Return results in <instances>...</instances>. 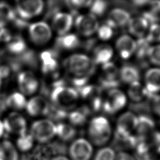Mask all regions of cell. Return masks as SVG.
I'll use <instances>...</instances> for the list:
<instances>
[{
    "instance_id": "obj_1",
    "label": "cell",
    "mask_w": 160,
    "mask_h": 160,
    "mask_svg": "<svg viewBox=\"0 0 160 160\" xmlns=\"http://www.w3.org/2000/svg\"><path fill=\"white\" fill-rule=\"evenodd\" d=\"M96 64L91 58L82 53H74L68 56L64 62V68L72 78L73 84L83 87L95 70Z\"/></svg>"
},
{
    "instance_id": "obj_2",
    "label": "cell",
    "mask_w": 160,
    "mask_h": 160,
    "mask_svg": "<svg viewBox=\"0 0 160 160\" xmlns=\"http://www.w3.org/2000/svg\"><path fill=\"white\" fill-rule=\"evenodd\" d=\"M112 127L109 120L104 116L93 117L89 122L87 134L92 145L102 147L106 146L112 136Z\"/></svg>"
},
{
    "instance_id": "obj_3",
    "label": "cell",
    "mask_w": 160,
    "mask_h": 160,
    "mask_svg": "<svg viewBox=\"0 0 160 160\" xmlns=\"http://www.w3.org/2000/svg\"><path fill=\"white\" fill-rule=\"evenodd\" d=\"M138 119V117L131 111H126L119 115L115 128V136L119 141L136 146L138 142L136 138Z\"/></svg>"
},
{
    "instance_id": "obj_4",
    "label": "cell",
    "mask_w": 160,
    "mask_h": 160,
    "mask_svg": "<svg viewBox=\"0 0 160 160\" xmlns=\"http://www.w3.org/2000/svg\"><path fill=\"white\" fill-rule=\"evenodd\" d=\"M79 98L78 91L66 85L56 86L51 93L52 105L65 112L76 109Z\"/></svg>"
},
{
    "instance_id": "obj_5",
    "label": "cell",
    "mask_w": 160,
    "mask_h": 160,
    "mask_svg": "<svg viewBox=\"0 0 160 160\" xmlns=\"http://www.w3.org/2000/svg\"><path fill=\"white\" fill-rule=\"evenodd\" d=\"M29 133L34 141L46 143L56 136V124L49 118L39 119L32 122Z\"/></svg>"
},
{
    "instance_id": "obj_6",
    "label": "cell",
    "mask_w": 160,
    "mask_h": 160,
    "mask_svg": "<svg viewBox=\"0 0 160 160\" xmlns=\"http://www.w3.org/2000/svg\"><path fill=\"white\" fill-rule=\"evenodd\" d=\"M28 32L29 40L37 46H44L49 43L53 32L51 25L43 21H38L30 24Z\"/></svg>"
},
{
    "instance_id": "obj_7",
    "label": "cell",
    "mask_w": 160,
    "mask_h": 160,
    "mask_svg": "<svg viewBox=\"0 0 160 160\" xmlns=\"http://www.w3.org/2000/svg\"><path fill=\"white\" fill-rule=\"evenodd\" d=\"M127 101V96L121 89L118 88L109 89L103 98L102 108L105 112L114 114L126 106Z\"/></svg>"
},
{
    "instance_id": "obj_8",
    "label": "cell",
    "mask_w": 160,
    "mask_h": 160,
    "mask_svg": "<svg viewBox=\"0 0 160 160\" xmlns=\"http://www.w3.org/2000/svg\"><path fill=\"white\" fill-rule=\"evenodd\" d=\"M19 16L24 19H31L39 16L44 11V0H14Z\"/></svg>"
},
{
    "instance_id": "obj_9",
    "label": "cell",
    "mask_w": 160,
    "mask_h": 160,
    "mask_svg": "<svg viewBox=\"0 0 160 160\" xmlns=\"http://www.w3.org/2000/svg\"><path fill=\"white\" fill-rule=\"evenodd\" d=\"M74 26L79 35L89 37L96 33L99 22L98 17L90 12L76 16L74 19Z\"/></svg>"
},
{
    "instance_id": "obj_10",
    "label": "cell",
    "mask_w": 160,
    "mask_h": 160,
    "mask_svg": "<svg viewBox=\"0 0 160 160\" xmlns=\"http://www.w3.org/2000/svg\"><path fill=\"white\" fill-rule=\"evenodd\" d=\"M70 160H91L94 150L91 142L84 138L74 139L68 149Z\"/></svg>"
},
{
    "instance_id": "obj_11",
    "label": "cell",
    "mask_w": 160,
    "mask_h": 160,
    "mask_svg": "<svg viewBox=\"0 0 160 160\" xmlns=\"http://www.w3.org/2000/svg\"><path fill=\"white\" fill-rule=\"evenodd\" d=\"M17 82L19 92L25 96H32L35 94L39 86L37 76L29 70L20 72L17 77Z\"/></svg>"
},
{
    "instance_id": "obj_12",
    "label": "cell",
    "mask_w": 160,
    "mask_h": 160,
    "mask_svg": "<svg viewBox=\"0 0 160 160\" xmlns=\"http://www.w3.org/2000/svg\"><path fill=\"white\" fill-rule=\"evenodd\" d=\"M5 131L19 136L27 132L28 124L25 118L17 111L11 112L4 118Z\"/></svg>"
},
{
    "instance_id": "obj_13",
    "label": "cell",
    "mask_w": 160,
    "mask_h": 160,
    "mask_svg": "<svg viewBox=\"0 0 160 160\" xmlns=\"http://www.w3.org/2000/svg\"><path fill=\"white\" fill-rule=\"evenodd\" d=\"M119 71L118 66L111 61L102 65L99 78L101 85L108 89L117 88L119 82Z\"/></svg>"
},
{
    "instance_id": "obj_14",
    "label": "cell",
    "mask_w": 160,
    "mask_h": 160,
    "mask_svg": "<svg viewBox=\"0 0 160 160\" xmlns=\"http://www.w3.org/2000/svg\"><path fill=\"white\" fill-rule=\"evenodd\" d=\"M79 96L88 102L89 108L93 111H98L102 108L103 97L99 87L86 84L78 91Z\"/></svg>"
},
{
    "instance_id": "obj_15",
    "label": "cell",
    "mask_w": 160,
    "mask_h": 160,
    "mask_svg": "<svg viewBox=\"0 0 160 160\" xmlns=\"http://www.w3.org/2000/svg\"><path fill=\"white\" fill-rule=\"evenodd\" d=\"M74 25V18L69 12H59L52 19L51 27L59 36L69 32Z\"/></svg>"
},
{
    "instance_id": "obj_16",
    "label": "cell",
    "mask_w": 160,
    "mask_h": 160,
    "mask_svg": "<svg viewBox=\"0 0 160 160\" xmlns=\"http://www.w3.org/2000/svg\"><path fill=\"white\" fill-rule=\"evenodd\" d=\"M115 49L123 59H128L135 54L136 41L131 35L122 34L115 42Z\"/></svg>"
},
{
    "instance_id": "obj_17",
    "label": "cell",
    "mask_w": 160,
    "mask_h": 160,
    "mask_svg": "<svg viewBox=\"0 0 160 160\" xmlns=\"http://www.w3.org/2000/svg\"><path fill=\"white\" fill-rule=\"evenodd\" d=\"M50 104L48 100L42 96H34L27 101L26 110L31 116L46 115Z\"/></svg>"
},
{
    "instance_id": "obj_18",
    "label": "cell",
    "mask_w": 160,
    "mask_h": 160,
    "mask_svg": "<svg viewBox=\"0 0 160 160\" xmlns=\"http://www.w3.org/2000/svg\"><path fill=\"white\" fill-rule=\"evenodd\" d=\"M144 86L149 96H154L160 92V68H151L146 71Z\"/></svg>"
},
{
    "instance_id": "obj_19",
    "label": "cell",
    "mask_w": 160,
    "mask_h": 160,
    "mask_svg": "<svg viewBox=\"0 0 160 160\" xmlns=\"http://www.w3.org/2000/svg\"><path fill=\"white\" fill-rule=\"evenodd\" d=\"M150 22L143 16L131 17L127 25L128 31L132 37L138 39L144 38L147 34Z\"/></svg>"
},
{
    "instance_id": "obj_20",
    "label": "cell",
    "mask_w": 160,
    "mask_h": 160,
    "mask_svg": "<svg viewBox=\"0 0 160 160\" xmlns=\"http://www.w3.org/2000/svg\"><path fill=\"white\" fill-rule=\"evenodd\" d=\"M114 55V49L110 44L102 43L97 45L92 51L91 58L96 65H103L111 61Z\"/></svg>"
},
{
    "instance_id": "obj_21",
    "label": "cell",
    "mask_w": 160,
    "mask_h": 160,
    "mask_svg": "<svg viewBox=\"0 0 160 160\" xmlns=\"http://www.w3.org/2000/svg\"><path fill=\"white\" fill-rule=\"evenodd\" d=\"M131 16L128 11L120 8L112 9L108 13L107 22L114 28L127 26Z\"/></svg>"
},
{
    "instance_id": "obj_22",
    "label": "cell",
    "mask_w": 160,
    "mask_h": 160,
    "mask_svg": "<svg viewBox=\"0 0 160 160\" xmlns=\"http://www.w3.org/2000/svg\"><path fill=\"white\" fill-rule=\"evenodd\" d=\"M119 81L130 85L139 81L140 74L137 68L132 65H124L119 71Z\"/></svg>"
},
{
    "instance_id": "obj_23",
    "label": "cell",
    "mask_w": 160,
    "mask_h": 160,
    "mask_svg": "<svg viewBox=\"0 0 160 160\" xmlns=\"http://www.w3.org/2000/svg\"><path fill=\"white\" fill-rule=\"evenodd\" d=\"M77 134L76 127L70 123L60 122L56 124V136L64 141L72 140Z\"/></svg>"
},
{
    "instance_id": "obj_24",
    "label": "cell",
    "mask_w": 160,
    "mask_h": 160,
    "mask_svg": "<svg viewBox=\"0 0 160 160\" xmlns=\"http://www.w3.org/2000/svg\"><path fill=\"white\" fill-rule=\"evenodd\" d=\"M0 160H19L18 149L10 141L0 142Z\"/></svg>"
},
{
    "instance_id": "obj_25",
    "label": "cell",
    "mask_w": 160,
    "mask_h": 160,
    "mask_svg": "<svg viewBox=\"0 0 160 160\" xmlns=\"http://www.w3.org/2000/svg\"><path fill=\"white\" fill-rule=\"evenodd\" d=\"M128 96L133 102H140L149 96L144 84L139 81L129 85Z\"/></svg>"
},
{
    "instance_id": "obj_26",
    "label": "cell",
    "mask_w": 160,
    "mask_h": 160,
    "mask_svg": "<svg viewBox=\"0 0 160 160\" xmlns=\"http://www.w3.org/2000/svg\"><path fill=\"white\" fill-rule=\"evenodd\" d=\"M6 101L8 108L16 111L25 109L28 100L23 94L16 91L7 96Z\"/></svg>"
},
{
    "instance_id": "obj_27",
    "label": "cell",
    "mask_w": 160,
    "mask_h": 160,
    "mask_svg": "<svg viewBox=\"0 0 160 160\" xmlns=\"http://www.w3.org/2000/svg\"><path fill=\"white\" fill-rule=\"evenodd\" d=\"M42 69L45 74H50L56 71L59 63L56 57L50 52L44 51L41 54Z\"/></svg>"
},
{
    "instance_id": "obj_28",
    "label": "cell",
    "mask_w": 160,
    "mask_h": 160,
    "mask_svg": "<svg viewBox=\"0 0 160 160\" xmlns=\"http://www.w3.org/2000/svg\"><path fill=\"white\" fill-rule=\"evenodd\" d=\"M88 108L74 109L67 116L69 123L74 127L81 126L84 124L88 119Z\"/></svg>"
},
{
    "instance_id": "obj_29",
    "label": "cell",
    "mask_w": 160,
    "mask_h": 160,
    "mask_svg": "<svg viewBox=\"0 0 160 160\" xmlns=\"http://www.w3.org/2000/svg\"><path fill=\"white\" fill-rule=\"evenodd\" d=\"M57 42L59 46L64 50H72L79 45V37L75 34L69 32L59 36Z\"/></svg>"
},
{
    "instance_id": "obj_30",
    "label": "cell",
    "mask_w": 160,
    "mask_h": 160,
    "mask_svg": "<svg viewBox=\"0 0 160 160\" xmlns=\"http://www.w3.org/2000/svg\"><path fill=\"white\" fill-rule=\"evenodd\" d=\"M34 139L30 133L19 136L16 140V148L22 152L29 151L34 145Z\"/></svg>"
},
{
    "instance_id": "obj_31",
    "label": "cell",
    "mask_w": 160,
    "mask_h": 160,
    "mask_svg": "<svg viewBox=\"0 0 160 160\" xmlns=\"http://www.w3.org/2000/svg\"><path fill=\"white\" fill-rule=\"evenodd\" d=\"M116 153L114 149L109 146H102L98 150L92 160H115Z\"/></svg>"
},
{
    "instance_id": "obj_32",
    "label": "cell",
    "mask_w": 160,
    "mask_h": 160,
    "mask_svg": "<svg viewBox=\"0 0 160 160\" xmlns=\"http://www.w3.org/2000/svg\"><path fill=\"white\" fill-rule=\"evenodd\" d=\"M114 28L107 21L101 25L99 24L96 34L99 39L102 41H108L112 38L114 34Z\"/></svg>"
},
{
    "instance_id": "obj_33",
    "label": "cell",
    "mask_w": 160,
    "mask_h": 160,
    "mask_svg": "<svg viewBox=\"0 0 160 160\" xmlns=\"http://www.w3.org/2000/svg\"><path fill=\"white\" fill-rule=\"evenodd\" d=\"M145 38L149 43L159 44L160 42V24L157 22L150 24Z\"/></svg>"
},
{
    "instance_id": "obj_34",
    "label": "cell",
    "mask_w": 160,
    "mask_h": 160,
    "mask_svg": "<svg viewBox=\"0 0 160 160\" xmlns=\"http://www.w3.org/2000/svg\"><path fill=\"white\" fill-rule=\"evenodd\" d=\"M8 50L14 54L20 53L24 50L26 44L24 41L19 37H11L8 41Z\"/></svg>"
},
{
    "instance_id": "obj_35",
    "label": "cell",
    "mask_w": 160,
    "mask_h": 160,
    "mask_svg": "<svg viewBox=\"0 0 160 160\" xmlns=\"http://www.w3.org/2000/svg\"><path fill=\"white\" fill-rule=\"evenodd\" d=\"M149 62L156 67H160V44L150 46L146 56Z\"/></svg>"
},
{
    "instance_id": "obj_36",
    "label": "cell",
    "mask_w": 160,
    "mask_h": 160,
    "mask_svg": "<svg viewBox=\"0 0 160 160\" xmlns=\"http://www.w3.org/2000/svg\"><path fill=\"white\" fill-rule=\"evenodd\" d=\"M106 5L102 0H93V2L90 6L91 8V12L98 17V15L101 14L106 9Z\"/></svg>"
},
{
    "instance_id": "obj_37",
    "label": "cell",
    "mask_w": 160,
    "mask_h": 160,
    "mask_svg": "<svg viewBox=\"0 0 160 160\" xmlns=\"http://www.w3.org/2000/svg\"><path fill=\"white\" fill-rule=\"evenodd\" d=\"M72 6L78 9H84L90 8L93 0H69Z\"/></svg>"
},
{
    "instance_id": "obj_38",
    "label": "cell",
    "mask_w": 160,
    "mask_h": 160,
    "mask_svg": "<svg viewBox=\"0 0 160 160\" xmlns=\"http://www.w3.org/2000/svg\"><path fill=\"white\" fill-rule=\"evenodd\" d=\"M115 160H136L134 155L126 151H121L116 155Z\"/></svg>"
},
{
    "instance_id": "obj_39",
    "label": "cell",
    "mask_w": 160,
    "mask_h": 160,
    "mask_svg": "<svg viewBox=\"0 0 160 160\" xmlns=\"http://www.w3.org/2000/svg\"><path fill=\"white\" fill-rule=\"evenodd\" d=\"M153 96L154 100L152 102V109L154 113L160 117V95L156 94Z\"/></svg>"
},
{
    "instance_id": "obj_40",
    "label": "cell",
    "mask_w": 160,
    "mask_h": 160,
    "mask_svg": "<svg viewBox=\"0 0 160 160\" xmlns=\"http://www.w3.org/2000/svg\"><path fill=\"white\" fill-rule=\"evenodd\" d=\"M6 100L7 96L5 94L0 93V116H1L8 108Z\"/></svg>"
},
{
    "instance_id": "obj_41",
    "label": "cell",
    "mask_w": 160,
    "mask_h": 160,
    "mask_svg": "<svg viewBox=\"0 0 160 160\" xmlns=\"http://www.w3.org/2000/svg\"><path fill=\"white\" fill-rule=\"evenodd\" d=\"M9 74V70L8 68L4 66L0 67V78L2 79V78H4L8 76Z\"/></svg>"
},
{
    "instance_id": "obj_42",
    "label": "cell",
    "mask_w": 160,
    "mask_h": 160,
    "mask_svg": "<svg viewBox=\"0 0 160 160\" xmlns=\"http://www.w3.org/2000/svg\"><path fill=\"white\" fill-rule=\"evenodd\" d=\"M150 0H134V2L139 6H146Z\"/></svg>"
},
{
    "instance_id": "obj_43",
    "label": "cell",
    "mask_w": 160,
    "mask_h": 160,
    "mask_svg": "<svg viewBox=\"0 0 160 160\" xmlns=\"http://www.w3.org/2000/svg\"><path fill=\"white\" fill-rule=\"evenodd\" d=\"M5 128H4V122L3 121H1L0 119V138H1L3 135L5 133Z\"/></svg>"
},
{
    "instance_id": "obj_44",
    "label": "cell",
    "mask_w": 160,
    "mask_h": 160,
    "mask_svg": "<svg viewBox=\"0 0 160 160\" xmlns=\"http://www.w3.org/2000/svg\"><path fill=\"white\" fill-rule=\"evenodd\" d=\"M51 160H70V159L63 155H58L54 156Z\"/></svg>"
},
{
    "instance_id": "obj_45",
    "label": "cell",
    "mask_w": 160,
    "mask_h": 160,
    "mask_svg": "<svg viewBox=\"0 0 160 160\" xmlns=\"http://www.w3.org/2000/svg\"><path fill=\"white\" fill-rule=\"evenodd\" d=\"M154 158H156V160H160V145L157 146L154 151Z\"/></svg>"
},
{
    "instance_id": "obj_46",
    "label": "cell",
    "mask_w": 160,
    "mask_h": 160,
    "mask_svg": "<svg viewBox=\"0 0 160 160\" xmlns=\"http://www.w3.org/2000/svg\"><path fill=\"white\" fill-rule=\"evenodd\" d=\"M2 79L0 78V88H1V86H2Z\"/></svg>"
}]
</instances>
